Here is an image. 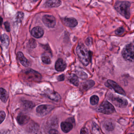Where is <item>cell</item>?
Instances as JSON below:
<instances>
[{
	"label": "cell",
	"instance_id": "cell-31",
	"mask_svg": "<svg viewBox=\"0 0 134 134\" xmlns=\"http://www.w3.org/2000/svg\"><path fill=\"white\" fill-rule=\"evenodd\" d=\"M80 134H89V131L86 127H83L81 130Z\"/></svg>",
	"mask_w": 134,
	"mask_h": 134
},
{
	"label": "cell",
	"instance_id": "cell-3",
	"mask_svg": "<svg viewBox=\"0 0 134 134\" xmlns=\"http://www.w3.org/2000/svg\"><path fill=\"white\" fill-rule=\"evenodd\" d=\"M22 75L23 79L28 81L39 82L42 79L41 75L39 72L30 69L24 70Z\"/></svg>",
	"mask_w": 134,
	"mask_h": 134
},
{
	"label": "cell",
	"instance_id": "cell-10",
	"mask_svg": "<svg viewBox=\"0 0 134 134\" xmlns=\"http://www.w3.org/2000/svg\"><path fill=\"white\" fill-rule=\"evenodd\" d=\"M95 82L92 80H88L82 83L80 86V89L83 92H85L94 86Z\"/></svg>",
	"mask_w": 134,
	"mask_h": 134
},
{
	"label": "cell",
	"instance_id": "cell-13",
	"mask_svg": "<svg viewBox=\"0 0 134 134\" xmlns=\"http://www.w3.org/2000/svg\"><path fill=\"white\" fill-rule=\"evenodd\" d=\"M44 34L43 29L40 27L37 26L34 27L31 30V34L36 38L41 37Z\"/></svg>",
	"mask_w": 134,
	"mask_h": 134
},
{
	"label": "cell",
	"instance_id": "cell-27",
	"mask_svg": "<svg viewBox=\"0 0 134 134\" xmlns=\"http://www.w3.org/2000/svg\"><path fill=\"white\" fill-rule=\"evenodd\" d=\"M29 45L30 48H35L37 46V42L36 41L34 38H31L29 41Z\"/></svg>",
	"mask_w": 134,
	"mask_h": 134
},
{
	"label": "cell",
	"instance_id": "cell-16",
	"mask_svg": "<svg viewBox=\"0 0 134 134\" xmlns=\"http://www.w3.org/2000/svg\"><path fill=\"white\" fill-rule=\"evenodd\" d=\"M17 58L20 63L23 66L25 67L29 66V63L26 59L24 57L23 54L21 52H18L17 53Z\"/></svg>",
	"mask_w": 134,
	"mask_h": 134
},
{
	"label": "cell",
	"instance_id": "cell-8",
	"mask_svg": "<svg viewBox=\"0 0 134 134\" xmlns=\"http://www.w3.org/2000/svg\"><path fill=\"white\" fill-rule=\"evenodd\" d=\"M53 109V106L49 105H42L36 109L37 113L41 116H45L49 113Z\"/></svg>",
	"mask_w": 134,
	"mask_h": 134
},
{
	"label": "cell",
	"instance_id": "cell-12",
	"mask_svg": "<svg viewBox=\"0 0 134 134\" xmlns=\"http://www.w3.org/2000/svg\"><path fill=\"white\" fill-rule=\"evenodd\" d=\"M63 23L65 26L68 27H74L78 24L76 19L72 17H66L63 19Z\"/></svg>",
	"mask_w": 134,
	"mask_h": 134
},
{
	"label": "cell",
	"instance_id": "cell-14",
	"mask_svg": "<svg viewBox=\"0 0 134 134\" xmlns=\"http://www.w3.org/2000/svg\"><path fill=\"white\" fill-rule=\"evenodd\" d=\"M46 92L48 97L52 100L58 102L61 99V96L57 92L50 90H47Z\"/></svg>",
	"mask_w": 134,
	"mask_h": 134
},
{
	"label": "cell",
	"instance_id": "cell-17",
	"mask_svg": "<svg viewBox=\"0 0 134 134\" xmlns=\"http://www.w3.org/2000/svg\"><path fill=\"white\" fill-rule=\"evenodd\" d=\"M61 127L63 132L67 133L72 130L73 126L71 123L69 122H63L61 124Z\"/></svg>",
	"mask_w": 134,
	"mask_h": 134
},
{
	"label": "cell",
	"instance_id": "cell-28",
	"mask_svg": "<svg viewBox=\"0 0 134 134\" xmlns=\"http://www.w3.org/2000/svg\"><path fill=\"white\" fill-rule=\"evenodd\" d=\"M124 31H125V30L124 28L121 27L116 29L115 31V33L117 35H121L124 33Z\"/></svg>",
	"mask_w": 134,
	"mask_h": 134
},
{
	"label": "cell",
	"instance_id": "cell-19",
	"mask_svg": "<svg viewBox=\"0 0 134 134\" xmlns=\"http://www.w3.org/2000/svg\"><path fill=\"white\" fill-rule=\"evenodd\" d=\"M68 80L71 83L75 86H78L79 83L77 75L74 74H71L69 75L68 76Z\"/></svg>",
	"mask_w": 134,
	"mask_h": 134
},
{
	"label": "cell",
	"instance_id": "cell-26",
	"mask_svg": "<svg viewBox=\"0 0 134 134\" xmlns=\"http://www.w3.org/2000/svg\"><path fill=\"white\" fill-rule=\"evenodd\" d=\"M41 60L42 62L45 64H50L51 63V60L48 56H42L41 57Z\"/></svg>",
	"mask_w": 134,
	"mask_h": 134
},
{
	"label": "cell",
	"instance_id": "cell-29",
	"mask_svg": "<svg viewBox=\"0 0 134 134\" xmlns=\"http://www.w3.org/2000/svg\"><path fill=\"white\" fill-rule=\"evenodd\" d=\"M6 117V114L4 112L0 111V124L3 122Z\"/></svg>",
	"mask_w": 134,
	"mask_h": 134
},
{
	"label": "cell",
	"instance_id": "cell-18",
	"mask_svg": "<svg viewBox=\"0 0 134 134\" xmlns=\"http://www.w3.org/2000/svg\"><path fill=\"white\" fill-rule=\"evenodd\" d=\"M29 117L25 115H19L17 118V121L20 125H23L28 122Z\"/></svg>",
	"mask_w": 134,
	"mask_h": 134
},
{
	"label": "cell",
	"instance_id": "cell-9",
	"mask_svg": "<svg viewBox=\"0 0 134 134\" xmlns=\"http://www.w3.org/2000/svg\"><path fill=\"white\" fill-rule=\"evenodd\" d=\"M107 82L110 86H111L116 93L122 95L126 94V93L124 90L115 81L111 80H109L107 81Z\"/></svg>",
	"mask_w": 134,
	"mask_h": 134
},
{
	"label": "cell",
	"instance_id": "cell-21",
	"mask_svg": "<svg viewBox=\"0 0 134 134\" xmlns=\"http://www.w3.org/2000/svg\"><path fill=\"white\" fill-rule=\"evenodd\" d=\"M1 42L2 44L5 47L7 48L9 43V39L8 36L5 34L2 35L0 38Z\"/></svg>",
	"mask_w": 134,
	"mask_h": 134
},
{
	"label": "cell",
	"instance_id": "cell-5",
	"mask_svg": "<svg viewBox=\"0 0 134 134\" xmlns=\"http://www.w3.org/2000/svg\"><path fill=\"white\" fill-rule=\"evenodd\" d=\"M109 99L116 106L120 108H124L128 104L127 100L120 96L111 94L109 95Z\"/></svg>",
	"mask_w": 134,
	"mask_h": 134
},
{
	"label": "cell",
	"instance_id": "cell-33",
	"mask_svg": "<svg viewBox=\"0 0 134 134\" xmlns=\"http://www.w3.org/2000/svg\"><path fill=\"white\" fill-rule=\"evenodd\" d=\"M86 44L87 46H90L92 43V39L91 38L89 37L86 39L85 41Z\"/></svg>",
	"mask_w": 134,
	"mask_h": 134
},
{
	"label": "cell",
	"instance_id": "cell-24",
	"mask_svg": "<svg viewBox=\"0 0 134 134\" xmlns=\"http://www.w3.org/2000/svg\"><path fill=\"white\" fill-rule=\"evenodd\" d=\"M99 97L97 95H93L90 98V103L92 105H95L99 102Z\"/></svg>",
	"mask_w": 134,
	"mask_h": 134
},
{
	"label": "cell",
	"instance_id": "cell-30",
	"mask_svg": "<svg viewBox=\"0 0 134 134\" xmlns=\"http://www.w3.org/2000/svg\"><path fill=\"white\" fill-rule=\"evenodd\" d=\"M4 25L5 27L6 30L8 32H9L10 31V27L9 23L8 22H5L4 23Z\"/></svg>",
	"mask_w": 134,
	"mask_h": 134
},
{
	"label": "cell",
	"instance_id": "cell-25",
	"mask_svg": "<svg viewBox=\"0 0 134 134\" xmlns=\"http://www.w3.org/2000/svg\"><path fill=\"white\" fill-rule=\"evenodd\" d=\"M23 103L24 106L26 108L31 109L35 106L34 104L31 102L24 101Z\"/></svg>",
	"mask_w": 134,
	"mask_h": 134
},
{
	"label": "cell",
	"instance_id": "cell-11",
	"mask_svg": "<svg viewBox=\"0 0 134 134\" xmlns=\"http://www.w3.org/2000/svg\"><path fill=\"white\" fill-rule=\"evenodd\" d=\"M67 64L61 58L58 59L55 64V69L57 71H63L66 69Z\"/></svg>",
	"mask_w": 134,
	"mask_h": 134
},
{
	"label": "cell",
	"instance_id": "cell-7",
	"mask_svg": "<svg viewBox=\"0 0 134 134\" xmlns=\"http://www.w3.org/2000/svg\"><path fill=\"white\" fill-rule=\"evenodd\" d=\"M42 21L44 24L49 28H53L56 26V19L53 16L45 15L42 17Z\"/></svg>",
	"mask_w": 134,
	"mask_h": 134
},
{
	"label": "cell",
	"instance_id": "cell-2",
	"mask_svg": "<svg viewBox=\"0 0 134 134\" xmlns=\"http://www.w3.org/2000/svg\"><path fill=\"white\" fill-rule=\"evenodd\" d=\"M131 4L126 1L118 2L115 5L116 10L124 17L126 19H129L130 17Z\"/></svg>",
	"mask_w": 134,
	"mask_h": 134
},
{
	"label": "cell",
	"instance_id": "cell-4",
	"mask_svg": "<svg viewBox=\"0 0 134 134\" xmlns=\"http://www.w3.org/2000/svg\"><path fill=\"white\" fill-rule=\"evenodd\" d=\"M122 53V55L125 60L129 62H133L134 55L133 44L131 43L126 45L123 49Z\"/></svg>",
	"mask_w": 134,
	"mask_h": 134
},
{
	"label": "cell",
	"instance_id": "cell-23",
	"mask_svg": "<svg viewBox=\"0 0 134 134\" xmlns=\"http://www.w3.org/2000/svg\"><path fill=\"white\" fill-rule=\"evenodd\" d=\"M115 124L112 122H106L104 124V127L107 130L111 131L113 130L115 128Z\"/></svg>",
	"mask_w": 134,
	"mask_h": 134
},
{
	"label": "cell",
	"instance_id": "cell-6",
	"mask_svg": "<svg viewBox=\"0 0 134 134\" xmlns=\"http://www.w3.org/2000/svg\"><path fill=\"white\" fill-rule=\"evenodd\" d=\"M98 111L105 114H111L115 111L114 106L107 101L102 102L98 107Z\"/></svg>",
	"mask_w": 134,
	"mask_h": 134
},
{
	"label": "cell",
	"instance_id": "cell-36",
	"mask_svg": "<svg viewBox=\"0 0 134 134\" xmlns=\"http://www.w3.org/2000/svg\"><path fill=\"white\" fill-rule=\"evenodd\" d=\"M3 23V19L1 16H0V26H2Z\"/></svg>",
	"mask_w": 134,
	"mask_h": 134
},
{
	"label": "cell",
	"instance_id": "cell-20",
	"mask_svg": "<svg viewBox=\"0 0 134 134\" xmlns=\"http://www.w3.org/2000/svg\"><path fill=\"white\" fill-rule=\"evenodd\" d=\"M8 95L7 91L5 89L0 88V99L2 101L6 103L8 100Z\"/></svg>",
	"mask_w": 134,
	"mask_h": 134
},
{
	"label": "cell",
	"instance_id": "cell-35",
	"mask_svg": "<svg viewBox=\"0 0 134 134\" xmlns=\"http://www.w3.org/2000/svg\"><path fill=\"white\" fill-rule=\"evenodd\" d=\"M57 80L58 81H63L65 79V75H61L59 76L57 78Z\"/></svg>",
	"mask_w": 134,
	"mask_h": 134
},
{
	"label": "cell",
	"instance_id": "cell-34",
	"mask_svg": "<svg viewBox=\"0 0 134 134\" xmlns=\"http://www.w3.org/2000/svg\"><path fill=\"white\" fill-rule=\"evenodd\" d=\"M49 133V134H60L56 130H53V129L50 130Z\"/></svg>",
	"mask_w": 134,
	"mask_h": 134
},
{
	"label": "cell",
	"instance_id": "cell-22",
	"mask_svg": "<svg viewBox=\"0 0 134 134\" xmlns=\"http://www.w3.org/2000/svg\"><path fill=\"white\" fill-rule=\"evenodd\" d=\"M24 17V13L22 12H18L15 15V20L17 23H20L22 22Z\"/></svg>",
	"mask_w": 134,
	"mask_h": 134
},
{
	"label": "cell",
	"instance_id": "cell-15",
	"mask_svg": "<svg viewBox=\"0 0 134 134\" xmlns=\"http://www.w3.org/2000/svg\"><path fill=\"white\" fill-rule=\"evenodd\" d=\"M61 0H49L46 2L45 7L48 8H57L61 4Z\"/></svg>",
	"mask_w": 134,
	"mask_h": 134
},
{
	"label": "cell",
	"instance_id": "cell-1",
	"mask_svg": "<svg viewBox=\"0 0 134 134\" xmlns=\"http://www.w3.org/2000/svg\"><path fill=\"white\" fill-rule=\"evenodd\" d=\"M76 52L82 63L87 66L90 61V55L86 47L82 44L79 45L76 48Z\"/></svg>",
	"mask_w": 134,
	"mask_h": 134
},
{
	"label": "cell",
	"instance_id": "cell-32",
	"mask_svg": "<svg viewBox=\"0 0 134 134\" xmlns=\"http://www.w3.org/2000/svg\"><path fill=\"white\" fill-rule=\"evenodd\" d=\"M78 74L79 75V77H82V78L83 77V78H87V75L83 72L80 71V72L78 73Z\"/></svg>",
	"mask_w": 134,
	"mask_h": 134
}]
</instances>
